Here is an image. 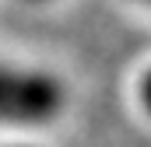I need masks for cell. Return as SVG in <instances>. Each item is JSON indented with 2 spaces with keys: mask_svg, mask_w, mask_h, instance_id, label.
<instances>
[{
  "mask_svg": "<svg viewBox=\"0 0 151 147\" xmlns=\"http://www.w3.org/2000/svg\"><path fill=\"white\" fill-rule=\"evenodd\" d=\"M63 91L53 77L0 67V123H46L60 112Z\"/></svg>",
  "mask_w": 151,
  "mask_h": 147,
  "instance_id": "6da1fadb",
  "label": "cell"
},
{
  "mask_svg": "<svg viewBox=\"0 0 151 147\" xmlns=\"http://www.w3.org/2000/svg\"><path fill=\"white\" fill-rule=\"evenodd\" d=\"M141 102H144V109L151 112V70L144 74V81H141Z\"/></svg>",
  "mask_w": 151,
  "mask_h": 147,
  "instance_id": "7a4b0ae2",
  "label": "cell"
},
{
  "mask_svg": "<svg viewBox=\"0 0 151 147\" xmlns=\"http://www.w3.org/2000/svg\"><path fill=\"white\" fill-rule=\"evenodd\" d=\"M148 4H151V0H148Z\"/></svg>",
  "mask_w": 151,
  "mask_h": 147,
  "instance_id": "3957f363",
  "label": "cell"
}]
</instances>
